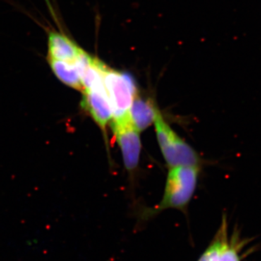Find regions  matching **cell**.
Wrapping results in <instances>:
<instances>
[{"label": "cell", "mask_w": 261, "mask_h": 261, "mask_svg": "<svg viewBox=\"0 0 261 261\" xmlns=\"http://www.w3.org/2000/svg\"><path fill=\"white\" fill-rule=\"evenodd\" d=\"M81 106L82 109L92 117L94 121L106 130L108 123L113 118V111L111 103L105 87L100 88L84 91Z\"/></svg>", "instance_id": "obj_5"}, {"label": "cell", "mask_w": 261, "mask_h": 261, "mask_svg": "<svg viewBox=\"0 0 261 261\" xmlns=\"http://www.w3.org/2000/svg\"><path fill=\"white\" fill-rule=\"evenodd\" d=\"M47 61L54 74L62 83L68 87L83 92L80 72L74 62L58 61L47 58Z\"/></svg>", "instance_id": "obj_8"}, {"label": "cell", "mask_w": 261, "mask_h": 261, "mask_svg": "<svg viewBox=\"0 0 261 261\" xmlns=\"http://www.w3.org/2000/svg\"><path fill=\"white\" fill-rule=\"evenodd\" d=\"M159 110L149 99H144L136 94L129 110L134 124L139 132L145 130L154 123Z\"/></svg>", "instance_id": "obj_7"}, {"label": "cell", "mask_w": 261, "mask_h": 261, "mask_svg": "<svg viewBox=\"0 0 261 261\" xmlns=\"http://www.w3.org/2000/svg\"><path fill=\"white\" fill-rule=\"evenodd\" d=\"M105 88L113 111V118L129 113L134 98L137 94L135 81L132 75L111 69L101 64Z\"/></svg>", "instance_id": "obj_3"}, {"label": "cell", "mask_w": 261, "mask_h": 261, "mask_svg": "<svg viewBox=\"0 0 261 261\" xmlns=\"http://www.w3.org/2000/svg\"><path fill=\"white\" fill-rule=\"evenodd\" d=\"M111 127L117 143L121 150L123 163L128 171H134L138 166L141 152L140 132L136 128L129 113L113 118Z\"/></svg>", "instance_id": "obj_4"}, {"label": "cell", "mask_w": 261, "mask_h": 261, "mask_svg": "<svg viewBox=\"0 0 261 261\" xmlns=\"http://www.w3.org/2000/svg\"><path fill=\"white\" fill-rule=\"evenodd\" d=\"M221 225L223 228L222 240L217 261H241L240 252L243 247V242L239 238L238 232L228 238L227 219L225 216H223Z\"/></svg>", "instance_id": "obj_9"}, {"label": "cell", "mask_w": 261, "mask_h": 261, "mask_svg": "<svg viewBox=\"0 0 261 261\" xmlns=\"http://www.w3.org/2000/svg\"><path fill=\"white\" fill-rule=\"evenodd\" d=\"M222 233L223 228L221 225L210 245L206 248L205 252L202 253L197 261H217L218 254H219L221 240H222Z\"/></svg>", "instance_id": "obj_10"}, {"label": "cell", "mask_w": 261, "mask_h": 261, "mask_svg": "<svg viewBox=\"0 0 261 261\" xmlns=\"http://www.w3.org/2000/svg\"><path fill=\"white\" fill-rule=\"evenodd\" d=\"M154 124L160 148L170 168L178 166L200 167V159L195 149L173 132L160 111Z\"/></svg>", "instance_id": "obj_2"}, {"label": "cell", "mask_w": 261, "mask_h": 261, "mask_svg": "<svg viewBox=\"0 0 261 261\" xmlns=\"http://www.w3.org/2000/svg\"><path fill=\"white\" fill-rule=\"evenodd\" d=\"M199 168L194 166H178L170 168L163 199L159 205L142 214L150 218L167 209L184 211L195 193L198 178Z\"/></svg>", "instance_id": "obj_1"}, {"label": "cell", "mask_w": 261, "mask_h": 261, "mask_svg": "<svg viewBox=\"0 0 261 261\" xmlns=\"http://www.w3.org/2000/svg\"><path fill=\"white\" fill-rule=\"evenodd\" d=\"M82 51V48L65 34L60 32H49L47 58L58 61L74 62Z\"/></svg>", "instance_id": "obj_6"}]
</instances>
